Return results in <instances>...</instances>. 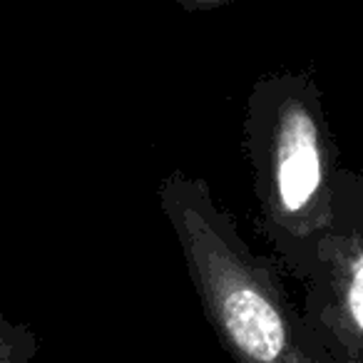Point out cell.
<instances>
[{"mask_svg":"<svg viewBox=\"0 0 363 363\" xmlns=\"http://www.w3.org/2000/svg\"><path fill=\"white\" fill-rule=\"evenodd\" d=\"M313 105L301 92L281 102L274 127V187L279 209L296 222V229L323 227L328 232L336 217V197H328L326 140Z\"/></svg>","mask_w":363,"mask_h":363,"instance_id":"cell-1","label":"cell"},{"mask_svg":"<svg viewBox=\"0 0 363 363\" xmlns=\"http://www.w3.org/2000/svg\"><path fill=\"white\" fill-rule=\"evenodd\" d=\"M222 318L232 341L254 361H277L291 348L284 313L267 294L249 284L229 289L222 301Z\"/></svg>","mask_w":363,"mask_h":363,"instance_id":"cell-3","label":"cell"},{"mask_svg":"<svg viewBox=\"0 0 363 363\" xmlns=\"http://www.w3.org/2000/svg\"><path fill=\"white\" fill-rule=\"evenodd\" d=\"M323 247V316L338 353L363 361V182L341 177Z\"/></svg>","mask_w":363,"mask_h":363,"instance_id":"cell-2","label":"cell"}]
</instances>
